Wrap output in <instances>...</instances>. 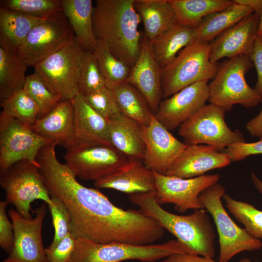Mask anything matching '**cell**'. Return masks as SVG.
<instances>
[{
  "mask_svg": "<svg viewBox=\"0 0 262 262\" xmlns=\"http://www.w3.org/2000/svg\"><path fill=\"white\" fill-rule=\"evenodd\" d=\"M64 155L66 164L76 177L83 180H98L113 173L129 160L112 145L77 143Z\"/></svg>",
  "mask_w": 262,
  "mask_h": 262,
  "instance_id": "cell-11",
  "label": "cell"
},
{
  "mask_svg": "<svg viewBox=\"0 0 262 262\" xmlns=\"http://www.w3.org/2000/svg\"><path fill=\"white\" fill-rule=\"evenodd\" d=\"M161 68L149 41L144 36L138 57L131 67L128 82L137 88L147 100L152 113H157L162 100Z\"/></svg>",
  "mask_w": 262,
  "mask_h": 262,
  "instance_id": "cell-20",
  "label": "cell"
},
{
  "mask_svg": "<svg viewBox=\"0 0 262 262\" xmlns=\"http://www.w3.org/2000/svg\"></svg>",
  "mask_w": 262,
  "mask_h": 262,
  "instance_id": "cell-52",
  "label": "cell"
},
{
  "mask_svg": "<svg viewBox=\"0 0 262 262\" xmlns=\"http://www.w3.org/2000/svg\"><path fill=\"white\" fill-rule=\"evenodd\" d=\"M209 98L208 82H197L162 100L154 115L165 128L172 131L204 106Z\"/></svg>",
  "mask_w": 262,
  "mask_h": 262,
  "instance_id": "cell-17",
  "label": "cell"
},
{
  "mask_svg": "<svg viewBox=\"0 0 262 262\" xmlns=\"http://www.w3.org/2000/svg\"><path fill=\"white\" fill-rule=\"evenodd\" d=\"M97 40L93 52L107 87L111 89L127 82L131 67L116 57L103 42Z\"/></svg>",
  "mask_w": 262,
  "mask_h": 262,
  "instance_id": "cell-33",
  "label": "cell"
},
{
  "mask_svg": "<svg viewBox=\"0 0 262 262\" xmlns=\"http://www.w3.org/2000/svg\"><path fill=\"white\" fill-rule=\"evenodd\" d=\"M50 143L39 152L37 161L50 196L60 199L70 218V232L96 243L147 245L159 240L164 229L140 210H125L114 204L98 189L79 183L66 164L58 160Z\"/></svg>",
  "mask_w": 262,
  "mask_h": 262,
  "instance_id": "cell-1",
  "label": "cell"
},
{
  "mask_svg": "<svg viewBox=\"0 0 262 262\" xmlns=\"http://www.w3.org/2000/svg\"><path fill=\"white\" fill-rule=\"evenodd\" d=\"M257 36L262 37V12L260 16V22L257 32Z\"/></svg>",
  "mask_w": 262,
  "mask_h": 262,
  "instance_id": "cell-49",
  "label": "cell"
},
{
  "mask_svg": "<svg viewBox=\"0 0 262 262\" xmlns=\"http://www.w3.org/2000/svg\"><path fill=\"white\" fill-rule=\"evenodd\" d=\"M234 2L249 7L255 12H262V0H233Z\"/></svg>",
  "mask_w": 262,
  "mask_h": 262,
  "instance_id": "cell-47",
  "label": "cell"
},
{
  "mask_svg": "<svg viewBox=\"0 0 262 262\" xmlns=\"http://www.w3.org/2000/svg\"><path fill=\"white\" fill-rule=\"evenodd\" d=\"M107 122L109 138L112 146L129 160L142 161L145 150L142 126L121 114Z\"/></svg>",
  "mask_w": 262,
  "mask_h": 262,
  "instance_id": "cell-24",
  "label": "cell"
},
{
  "mask_svg": "<svg viewBox=\"0 0 262 262\" xmlns=\"http://www.w3.org/2000/svg\"><path fill=\"white\" fill-rule=\"evenodd\" d=\"M134 7L143 23L144 36L149 42L177 23L168 0H135Z\"/></svg>",
  "mask_w": 262,
  "mask_h": 262,
  "instance_id": "cell-26",
  "label": "cell"
},
{
  "mask_svg": "<svg viewBox=\"0 0 262 262\" xmlns=\"http://www.w3.org/2000/svg\"><path fill=\"white\" fill-rule=\"evenodd\" d=\"M71 100L75 115L73 145L92 143L112 145L109 138L107 120L95 111L79 93Z\"/></svg>",
  "mask_w": 262,
  "mask_h": 262,
  "instance_id": "cell-23",
  "label": "cell"
},
{
  "mask_svg": "<svg viewBox=\"0 0 262 262\" xmlns=\"http://www.w3.org/2000/svg\"><path fill=\"white\" fill-rule=\"evenodd\" d=\"M121 114L142 126L148 125L154 115L141 92L128 82L110 89Z\"/></svg>",
  "mask_w": 262,
  "mask_h": 262,
  "instance_id": "cell-31",
  "label": "cell"
},
{
  "mask_svg": "<svg viewBox=\"0 0 262 262\" xmlns=\"http://www.w3.org/2000/svg\"><path fill=\"white\" fill-rule=\"evenodd\" d=\"M0 6L40 19H47L62 13L61 0H2Z\"/></svg>",
  "mask_w": 262,
  "mask_h": 262,
  "instance_id": "cell-36",
  "label": "cell"
},
{
  "mask_svg": "<svg viewBox=\"0 0 262 262\" xmlns=\"http://www.w3.org/2000/svg\"><path fill=\"white\" fill-rule=\"evenodd\" d=\"M246 128L251 136L262 138V108L257 116L247 123Z\"/></svg>",
  "mask_w": 262,
  "mask_h": 262,
  "instance_id": "cell-46",
  "label": "cell"
},
{
  "mask_svg": "<svg viewBox=\"0 0 262 262\" xmlns=\"http://www.w3.org/2000/svg\"><path fill=\"white\" fill-rule=\"evenodd\" d=\"M28 66L16 51L0 47V99L6 98L14 92L23 89Z\"/></svg>",
  "mask_w": 262,
  "mask_h": 262,
  "instance_id": "cell-32",
  "label": "cell"
},
{
  "mask_svg": "<svg viewBox=\"0 0 262 262\" xmlns=\"http://www.w3.org/2000/svg\"><path fill=\"white\" fill-rule=\"evenodd\" d=\"M135 0H97L93 26L97 39L103 42L117 58L132 67L140 50L141 18Z\"/></svg>",
  "mask_w": 262,
  "mask_h": 262,
  "instance_id": "cell-2",
  "label": "cell"
},
{
  "mask_svg": "<svg viewBox=\"0 0 262 262\" xmlns=\"http://www.w3.org/2000/svg\"><path fill=\"white\" fill-rule=\"evenodd\" d=\"M174 11L176 23L196 28L207 16L232 5L231 0H168Z\"/></svg>",
  "mask_w": 262,
  "mask_h": 262,
  "instance_id": "cell-30",
  "label": "cell"
},
{
  "mask_svg": "<svg viewBox=\"0 0 262 262\" xmlns=\"http://www.w3.org/2000/svg\"><path fill=\"white\" fill-rule=\"evenodd\" d=\"M219 66L211 61L210 43L197 40L188 45L161 69L163 98H167L197 82H208L215 76Z\"/></svg>",
  "mask_w": 262,
  "mask_h": 262,
  "instance_id": "cell-5",
  "label": "cell"
},
{
  "mask_svg": "<svg viewBox=\"0 0 262 262\" xmlns=\"http://www.w3.org/2000/svg\"><path fill=\"white\" fill-rule=\"evenodd\" d=\"M261 13L255 12L229 28L211 43L210 59L213 63L224 58L249 57L257 35Z\"/></svg>",
  "mask_w": 262,
  "mask_h": 262,
  "instance_id": "cell-18",
  "label": "cell"
},
{
  "mask_svg": "<svg viewBox=\"0 0 262 262\" xmlns=\"http://www.w3.org/2000/svg\"><path fill=\"white\" fill-rule=\"evenodd\" d=\"M229 156L218 148L208 145H188L169 168L166 175L190 179L229 165Z\"/></svg>",
  "mask_w": 262,
  "mask_h": 262,
  "instance_id": "cell-19",
  "label": "cell"
},
{
  "mask_svg": "<svg viewBox=\"0 0 262 262\" xmlns=\"http://www.w3.org/2000/svg\"><path fill=\"white\" fill-rule=\"evenodd\" d=\"M155 180L156 198L159 204H173L179 213L189 210L204 209L199 196L209 186L217 183L218 174L183 179L153 172Z\"/></svg>",
  "mask_w": 262,
  "mask_h": 262,
  "instance_id": "cell-15",
  "label": "cell"
},
{
  "mask_svg": "<svg viewBox=\"0 0 262 262\" xmlns=\"http://www.w3.org/2000/svg\"><path fill=\"white\" fill-rule=\"evenodd\" d=\"M40 136L67 148L74 142L75 115L71 100H62L48 115L31 127Z\"/></svg>",
  "mask_w": 262,
  "mask_h": 262,
  "instance_id": "cell-22",
  "label": "cell"
},
{
  "mask_svg": "<svg viewBox=\"0 0 262 262\" xmlns=\"http://www.w3.org/2000/svg\"><path fill=\"white\" fill-rule=\"evenodd\" d=\"M24 89L39 107L37 119L48 115L63 100L60 96L52 93L34 73L27 76Z\"/></svg>",
  "mask_w": 262,
  "mask_h": 262,
  "instance_id": "cell-38",
  "label": "cell"
},
{
  "mask_svg": "<svg viewBox=\"0 0 262 262\" xmlns=\"http://www.w3.org/2000/svg\"><path fill=\"white\" fill-rule=\"evenodd\" d=\"M46 204L40 205L35 210V217L30 219L23 217L15 210L8 211L14 241L11 252L3 262H49L42 237Z\"/></svg>",
  "mask_w": 262,
  "mask_h": 262,
  "instance_id": "cell-14",
  "label": "cell"
},
{
  "mask_svg": "<svg viewBox=\"0 0 262 262\" xmlns=\"http://www.w3.org/2000/svg\"><path fill=\"white\" fill-rule=\"evenodd\" d=\"M160 262H216L213 258L207 257H200L198 255L189 253H177L172 254Z\"/></svg>",
  "mask_w": 262,
  "mask_h": 262,
  "instance_id": "cell-45",
  "label": "cell"
},
{
  "mask_svg": "<svg viewBox=\"0 0 262 262\" xmlns=\"http://www.w3.org/2000/svg\"><path fill=\"white\" fill-rule=\"evenodd\" d=\"M74 37L71 26L62 13L33 27L16 52L28 66L34 67Z\"/></svg>",
  "mask_w": 262,
  "mask_h": 262,
  "instance_id": "cell-13",
  "label": "cell"
},
{
  "mask_svg": "<svg viewBox=\"0 0 262 262\" xmlns=\"http://www.w3.org/2000/svg\"><path fill=\"white\" fill-rule=\"evenodd\" d=\"M97 189H112L130 195L156 192L153 172L142 161L129 160L123 166L95 181Z\"/></svg>",
  "mask_w": 262,
  "mask_h": 262,
  "instance_id": "cell-21",
  "label": "cell"
},
{
  "mask_svg": "<svg viewBox=\"0 0 262 262\" xmlns=\"http://www.w3.org/2000/svg\"><path fill=\"white\" fill-rule=\"evenodd\" d=\"M251 178L254 187L262 194V181L259 179L254 172L251 173Z\"/></svg>",
  "mask_w": 262,
  "mask_h": 262,
  "instance_id": "cell-48",
  "label": "cell"
},
{
  "mask_svg": "<svg viewBox=\"0 0 262 262\" xmlns=\"http://www.w3.org/2000/svg\"><path fill=\"white\" fill-rule=\"evenodd\" d=\"M61 2L76 41L84 51L93 52L97 41L93 26V1L61 0Z\"/></svg>",
  "mask_w": 262,
  "mask_h": 262,
  "instance_id": "cell-25",
  "label": "cell"
},
{
  "mask_svg": "<svg viewBox=\"0 0 262 262\" xmlns=\"http://www.w3.org/2000/svg\"><path fill=\"white\" fill-rule=\"evenodd\" d=\"M142 134L145 145L142 162L147 168L162 175H166L188 146L174 137L154 115L148 125L142 126Z\"/></svg>",
  "mask_w": 262,
  "mask_h": 262,
  "instance_id": "cell-16",
  "label": "cell"
},
{
  "mask_svg": "<svg viewBox=\"0 0 262 262\" xmlns=\"http://www.w3.org/2000/svg\"><path fill=\"white\" fill-rule=\"evenodd\" d=\"M107 87L92 51H84L79 69L78 93L82 97Z\"/></svg>",
  "mask_w": 262,
  "mask_h": 262,
  "instance_id": "cell-37",
  "label": "cell"
},
{
  "mask_svg": "<svg viewBox=\"0 0 262 262\" xmlns=\"http://www.w3.org/2000/svg\"><path fill=\"white\" fill-rule=\"evenodd\" d=\"M52 142L37 134L31 127L1 111L0 172L21 161H28L40 166L36 160L39 151Z\"/></svg>",
  "mask_w": 262,
  "mask_h": 262,
  "instance_id": "cell-12",
  "label": "cell"
},
{
  "mask_svg": "<svg viewBox=\"0 0 262 262\" xmlns=\"http://www.w3.org/2000/svg\"><path fill=\"white\" fill-rule=\"evenodd\" d=\"M196 41V28L176 23L149 42L152 53L162 69L169 64L181 49Z\"/></svg>",
  "mask_w": 262,
  "mask_h": 262,
  "instance_id": "cell-27",
  "label": "cell"
},
{
  "mask_svg": "<svg viewBox=\"0 0 262 262\" xmlns=\"http://www.w3.org/2000/svg\"><path fill=\"white\" fill-rule=\"evenodd\" d=\"M0 106L4 113L30 127L37 120L39 112L37 104L24 88L0 100Z\"/></svg>",
  "mask_w": 262,
  "mask_h": 262,
  "instance_id": "cell-34",
  "label": "cell"
},
{
  "mask_svg": "<svg viewBox=\"0 0 262 262\" xmlns=\"http://www.w3.org/2000/svg\"><path fill=\"white\" fill-rule=\"evenodd\" d=\"M255 12L246 6L234 3L226 9L211 14L196 28L197 40L212 42L225 31Z\"/></svg>",
  "mask_w": 262,
  "mask_h": 262,
  "instance_id": "cell-29",
  "label": "cell"
},
{
  "mask_svg": "<svg viewBox=\"0 0 262 262\" xmlns=\"http://www.w3.org/2000/svg\"><path fill=\"white\" fill-rule=\"evenodd\" d=\"M82 97L95 111L107 120L121 114L113 93L108 87Z\"/></svg>",
  "mask_w": 262,
  "mask_h": 262,
  "instance_id": "cell-39",
  "label": "cell"
},
{
  "mask_svg": "<svg viewBox=\"0 0 262 262\" xmlns=\"http://www.w3.org/2000/svg\"><path fill=\"white\" fill-rule=\"evenodd\" d=\"M39 168L28 161H21L0 172V185L5 192L6 200L27 219L32 218L31 203L35 200H43L48 206L52 203Z\"/></svg>",
  "mask_w": 262,
  "mask_h": 262,
  "instance_id": "cell-8",
  "label": "cell"
},
{
  "mask_svg": "<svg viewBox=\"0 0 262 262\" xmlns=\"http://www.w3.org/2000/svg\"><path fill=\"white\" fill-rule=\"evenodd\" d=\"M229 211L253 237L262 239V211L248 203L238 201L226 194L222 198Z\"/></svg>",
  "mask_w": 262,
  "mask_h": 262,
  "instance_id": "cell-35",
  "label": "cell"
},
{
  "mask_svg": "<svg viewBox=\"0 0 262 262\" xmlns=\"http://www.w3.org/2000/svg\"><path fill=\"white\" fill-rule=\"evenodd\" d=\"M189 253L188 248L177 240L160 244L134 245L120 243H98L76 238L68 262H121L137 260L155 262L172 254Z\"/></svg>",
  "mask_w": 262,
  "mask_h": 262,
  "instance_id": "cell-4",
  "label": "cell"
},
{
  "mask_svg": "<svg viewBox=\"0 0 262 262\" xmlns=\"http://www.w3.org/2000/svg\"><path fill=\"white\" fill-rule=\"evenodd\" d=\"M44 20L0 6V47L16 51L32 28Z\"/></svg>",
  "mask_w": 262,
  "mask_h": 262,
  "instance_id": "cell-28",
  "label": "cell"
},
{
  "mask_svg": "<svg viewBox=\"0 0 262 262\" xmlns=\"http://www.w3.org/2000/svg\"><path fill=\"white\" fill-rule=\"evenodd\" d=\"M226 112L215 105H205L180 126L179 134L187 145H208L221 151L234 143L246 142L243 133L227 125Z\"/></svg>",
  "mask_w": 262,
  "mask_h": 262,
  "instance_id": "cell-9",
  "label": "cell"
},
{
  "mask_svg": "<svg viewBox=\"0 0 262 262\" xmlns=\"http://www.w3.org/2000/svg\"><path fill=\"white\" fill-rule=\"evenodd\" d=\"M52 203L48 205L54 229V235L49 248L54 247L70 232V218L64 203L56 196H51Z\"/></svg>",
  "mask_w": 262,
  "mask_h": 262,
  "instance_id": "cell-40",
  "label": "cell"
},
{
  "mask_svg": "<svg viewBox=\"0 0 262 262\" xmlns=\"http://www.w3.org/2000/svg\"><path fill=\"white\" fill-rule=\"evenodd\" d=\"M225 188L218 182L200 193L202 206L212 216L218 232L219 243V261L229 262L236 254L252 251L262 247V242L238 226L225 209L221 198L226 194Z\"/></svg>",
  "mask_w": 262,
  "mask_h": 262,
  "instance_id": "cell-7",
  "label": "cell"
},
{
  "mask_svg": "<svg viewBox=\"0 0 262 262\" xmlns=\"http://www.w3.org/2000/svg\"><path fill=\"white\" fill-rule=\"evenodd\" d=\"M254 66L249 57L237 56L219 64L218 71L208 83L210 103L230 111L235 104L249 108L262 102V98L250 87L246 74Z\"/></svg>",
  "mask_w": 262,
  "mask_h": 262,
  "instance_id": "cell-6",
  "label": "cell"
},
{
  "mask_svg": "<svg viewBox=\"0 0 262 262\" xmlns=\"http://www.w3.org/2000/svg\"><path fill=\"white\" fill-rule=\"evenodd\" d=\"M125 262H129V261H126Z\"/></svg>",
  "mask_w": 262,
  "mask_h": 262,
  "instance_id": "cell-51",
  "label": "cell"
},
{
  "mask_svg": "<svg viewBox=\"0 0 262 262\" xmlns=\"http://www.w3.org/2000/svg\"><path fill=\"white\" fill-rule=\"evenodd\" d=\"M239 262H252L248 258H244L241 260Z\"/></svg>",
  "mask_w": 262,
  "mask_h": 262,
  "instance_id": "cell-50",
  "label": "cell"
},
{
  "mask_svg": "<svg viewBox=\"0 0 262 262\" xmlns=\"http://www.w3.org/2000/svg\"><path fill=\"white\" fill-rule=\"evenodd\" d=\"M8 204L6 200L0 202V246L9 254L13 246L14 232L13 223L6 212Z\"/></svg>",
  "mask_w": 262,
  "mask_h": 262,
  "instance_id": "cell-43",
  "label": "cell"
},
{
  "mask_svg": "<svg viewBox=\"0 0 262 262\" xmlns=\"http://www.w3.org/2000/svg\"><path fill=\"white\" fill-rule=\"evenodd\" d=\"M249 58L255 66L257 81L254 89L262 98V37L256 35Z\"/></svg>",
  "mask_w": 262,
  "mask_h": 262,
  "instance_id": "cell-44",
  "label": "cell"
},
{
  "mask_svg": "<svg viewBox=\"0 0 262 262\" xmlns=\"http://www.w3.org/2000/svg\"><path fill=\"white\" fill-rule=\"evenodd\" d=\"M76 238L69 233L54 247L45 249L49 262H68L74 251Z\"/></svg>",
  "mask_w": 262,
  "mask_h": 262,
  "instance_id": "cell-41",
  "label": "cell"
},
{
  "mask_svg": "<svg viewBox=\"0 0 262 262\" xmlns=\"http://www.w3.org/2000/svg\"><path fill=\"white\" fill-rule=\"evenodd\" d=\"M84 52L74 37L37 64L34 73L52 93L63 100H71L78 93V73Z\"/></svg>",
  "mask_w": 262,
  "mask_h": 262,
  "instance_id": "cell-10",
  "label": "cell"
},
{
  "mask_svg": "<svg viewBox=\"0 0 262 262\" xmlns=\"http://www.w3.org/2000/svg\"><path fill=\"white\" fill-rule=\"evenodd\" d=\"M129 199L185 245L191 254L214 257L215 233L205 209L195 210L187 215L172 213L159 204L156 192L131 194Z\"/></svg>",
  "mask_w": 262,
  "mask_h": 262,
  "instance_id": "cell-3",
  "label": "cell"
},
{
  "mask_svg": "<svg viewBox=\"0 0 262 262\" xmlns=\"http://www.w3.org/2000/svg\"><path fill=\"white\" fill-rule=\"evenodd\" d=\"M223 151L229 156L232 162L244 160L251 155L262 154V138L255 142L234 143L225 148Z\"/></svg>",
  "mask_w": 262,
  "mask_h": 262,
  "instance_id": "cell-42",
  "label": "cell"
}]
</instances>
